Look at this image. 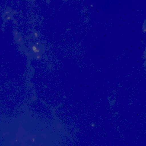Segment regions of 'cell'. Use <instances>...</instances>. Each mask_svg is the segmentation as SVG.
<instances>
[{
  "instance_id": "6da1fadb",
  "label": "cell",
  "mask_w": 146,
  "mask_h": 146,
  "mask_svg": "<svg viewBox=\"0 0 146 146\" xmlns=\"http://www.w3.org/2000/svg\"><path fill=\"white\" fill-rule=\"evenodd\" d=\"M32 49L34 52H39V50L36 46H33Z\"/></svg>"
}]
</instances>
